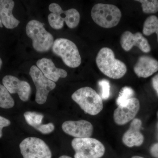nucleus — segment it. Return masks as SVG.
Wrapping results in <instances>:
<instances>
[{"mask_svg": "<svg viewBox=\"0 0 158 158\" xmlns=\"http://www.w3.org/2000/svg\"><path fill=\"white\" fill-rule=\"evenodd\" d=\"M141 4L143 12L147 14L155 13L158 11L157 0H138Z\"/></svg>", "mask_w": 158, "mask_h": 158, "instance_id": "obj_22", "label": "nucleus"}, {"mask_svg": "<svg viewBox=\"0 0 158 158\" xmlns=\"http://www.w3.org/2000/svg\"><path fill=\"white\" fill-rule=\"evenodd\" d=\"M14 6L12 0H0V19L6 28H15L19 24V21L12 14Z\"/></svg>", "mask_w": 158, "mask_h": 158, "instance_id": "obj_17", "label": "nucleus"}, {"mask_svg": "<svg viewBox=\"0 0 158 158\" xmlns=\"http://www.w3.org/2000/svg\"><path fill=\"white\" fill-rule=\"evenodd\" d=\"M98 84L101 90L102 99L106 100L110 97V85L108 80L103 79L99 81Z\"/></svg>", "mask_w": 158, "mask_h": 158, "instance_id": "obj_23", "label": "nucleus"}, {"mask_svg": "<svg viewBox=\"0 0 158 158\" xmlns=\"http://www.w3.org/2000/svg\"><path fill=\"white\" fill-rule=\"evenodd\" d=\"M24 116L27 123L35 129L42 124L44 115L41 113L28 111L24 113Z\"/></svg>", "mask_w": 158, "mask_h": 158, "instance_id": "obj_20", "label": "nucleus"}, {"mask_svg": "<svg viewBox=\"0 0 158 158\" xmlns=\"http://www.w3.org/2000/svg\"><path fill=\"white\" fill-rule=\"evenodd\" d=\"M134 70L139 77H148L158 70V62L149 56H141L135 64Z\"/></svg>", "mask_w": 158, "mask_h": 158, "instance_id": "obj_16", "label": "nucleus"}, {"mask_svg": "<svg viewBox=\"0 0 158 158\" xmlns=\"http://www.w3.org/2000/svg\"><path fill=\"white\" fill-rule=\"evenodd\" d=\"M120 42L122 48L127 52L131 50L134 46L146 53L151 51L148 41L140 32L133 34L129 31H125L122 34Z\"/></svg>", "mask_w": 158, "mask_h": 158, "instance_id": "obj_12", "label": "nucleus"}, {"mask_svg": "<svg viewBox=\"0 0 158 158\" xmlns=\"http://www.w3.org/2000/svg\"><path fill=\"white\" fill-rule=\"evenodd\" d=\"M91 16L97 24L104 28H111L118 24L122 17L121 11L117 6L98 3L94 6Z\"/></svg>", "mask_w": 158, "mask_h": 158, "instance_id": "obj_5", "label": "nucleus"}, {"mask_svg": "<svg viewBox=\"0 0 158 158\" xmlns=\"http://www.w3.org/2000/svg\"><path fill=\"white\" fill-rule=\"evenodd\" d=\"M26 33L32 40L34 49L39 52H48L52 47L53 36L44 28L42 23L36 20H32L26 26Z\"/></svg>", "mask_w": 158, "mask_h": 158, "instance_id": "obj_2", "label": "nucleus"}, {"mask_svg": "<svg viewBox=\"0 0 158 158\" xmlns=\"http://www.w3.org/2000/svg\"><path fill=\"white\" fill-rule=\"evenodd\" d=\"M37 66L46 77L54 82L58 81L60 78L67 76V72L62 69L57 68L50 59L44 58L39 59L37 62Z\"/></svg>", "mask_w": 158, "mask_h": 158, "instance_id": "obj_15", "label": "nucleus"}, {"mask_svg": "<svg viewBox=\"0 0 158 158\" xmlns=\"http://www.w3.org/2000/svg\"><path fill=\"white\" fill-rule=\"evenodd\" d=\"M135 95V92L131 88L125 87L121 89L118 98L116 99V104L118 106L124 105Z\"/></svg>", "mask_w": 158, "mask_h": 158, "instance_id": "obj_21", "label": "nucleus"}, {"mask_svg": "<svg viewBox=\"0 0 158 158\" xmlns=\"http://www.w3.org/2000/svg\"><path fill=\"white\" fill-rule=\"evenodd\" d=\"M52 50L68 67L77 68L81 63L78 49L71 40L64 38H58L54 41Z\"/></svg>", "mask_w": 158, "mask_h": 158, "instance_id": "obj_6", "label": "nucleus"}, {"mask_svg": "<svg viewBox=\"0 0 158 158\" xmlns=\"http://www.w3.org/2000/svg\"><path fill=\"white\" fill-rule=\"evenodd\" d=\"M29 74L37 90L35 101L38 104H43L46 102L49 93L56 88V83L46 77L36 65L31 66Z\"/></svg>", "mask_w": 158, "mask_h": 158, "instance_id": "obj_9", "label": "nucleus"}, {"mask_svg": "<svg viewBox=\"0 0 158 158\" xmlns=\"http://www.w3.org/2000/svg\"><path fill=\"white\" fill-rule=\"evenodd\" d=\"M154 33L157 34L158 42V18L155 15H151L144 21L143 33L145 36H148Z\"/></svg>", "mask_w": 158, "mask_h": 158, "instance_id": "obj_18", "label": "nucleus"}, {"mask_svg": "<svg viewBox=\"0 0 158 158\" xmlns=\"http://www.w3.org/2000/svg\"><path fill=\"white\" fill-rule=\"evenodd\" d=\"M152 85L158 96V73L152 78Z\"/></svg>", "mask_w": 158, "mask_h": 158, "instance_id": "obj_27", "label": "nucleus"}, {"mask_svg": "<svg viewBox=\"0 0 158 158\" xmlns=\"http://www.w3.org/2000/svg\"><path fill=\"white\" fill-rule=\"evenodd\" d=\"M72 98L85 113L96 115L103 107L101 97L90 87H83L77 90L72 95Z\"/></svg>", "mask_w": 158, "mask_h": 158, "instance_id": "obj_3", "label": "nucleus"}, {"mask_svg": "<svg viewBox=\"0 0 158 158\" xmlns=\"http://www.w3.org/2000/svg\"><path fill=\"white\" fill-rule=\"evenodd\" d=\"M59 158H72L71 157L69 156H61L59 157Z\"/></svg>", "mask_w": 158, "mask_h": 158, "instance_id": "obj_28", "label": "nucleus"}, {"mask_svg": "<svg viewBox=\"0 0 158 158\" xmlns=\"http://www.w3.org/2000/svg\"><path fill=\"white\" fill-rule=\"evenodd\" d=\"M96 62L102 73L110 78H121L127 71L125 64L120 60L116 59L114 52L109 48H103L99 51Z\"/></svg>", "mask_w": 158, "mask_h": 158, "instance_id": "obj_1", "label": "nucleus"}, {"mask_svg": "<svg viewBox=\"0 0 158 158\" xmlns=\"http://www.w3.org/2000/svg\"><path fill=\"white\" fill-rule=\"evenodd\" d=\"M2 61L1 58H0V69L2 68Z\"/></svg>", "mask_w": 158, "mask_h": 158, "instance_id": "obj_29", "label": "nucleus"}, {"mask_svg": "<svg viewBox=\"0 0 158 158\" xmlns=\"http://www.w3.org/2000/svg\"><path fill=\"white\" fill-rule=\"evenodd\" d=\"M131 158H144L140 156H134L132 157Z\"/></svg>", "mask_w": 158, "mask_h": 158, "instance_id": "obj_30", "label": "nucleus"}, {"mask_svg": "<svg viewBox=\"0 0 158 158\" xmlns=\"http://www.w3.org/2000/svg\"><path fill=\"white\" fill-rule=\"evenodd\" d=\"M62 129L67 135L77 138H90L93 132V125L85 120L65 121L62 125Z\"/></svg>", "mask_w": 158, "mask_h": 158, "instance_id": "obj_11", "label": "nucleus"}, {"mask_svg": "<svg viewBox=\"0 0 158 158\" xmlns=\"http://www.w3.org/2000/svg\"><path fill=\"white\" fill-rule=\"evenodd\" d=\"M71 145L75 152L74 158H100L105 152L104 145L95 138H75Z\"/></svg>", "mask_w": 158, "mask_h": 158, "instance_id": "obj_7", "label": "nucleus"}, {"mask_svg": "<svg viewBox=\"0 0 158 158\" xmlns=\"http://www.w3.org/2000/svg\"><path fill=\"white\" fill-rule=\"evenodd\" d=\"M151 154L155 158H158V143L152 145L150 150Z\"/></svg>", "mask_w": 158, "mask_h": 158, "instance_id": "obj_26", "label": "nucleus"}, {"mask_svg": "<svg viewBox=\"0 0 158 158\" xmlns=\"http://www.w3.org/2000/svg\"><path fill=\"white\" fill-rule=\"evenodd\" d=\"M0 27H3L2 23V21H1V19H0Z\"/></svg>", "mask_w": 158, "mask_h": 158, "instance_id": "obj_31", "label": "nucleus"}, {"mask_svg": "<svg viewBox=\"0 0 158 158\" xmlns=\"http://www.w3.org/2000/svg\"><path fill=\"white\" fill-rule=\"evenodd\" d=\"M142 122L139 118H134L131 123L129 129L123 136V144L127 147L140 146L144 141L143 135L140 131Z\"/></svg>", "mask_w": 158, "mask_h": 158, "instance_id": "obj_14", "label": "nucleus"}, {"mask_svg": "<svg viewBox=\"0 0 158 158\" xmlns=\"http://www.w3.org/2000/svg\"><path fill=\"white\" fill-rule=\"evenodd\" d=\"M49 10L51 13L48 16L50 25L55 30H60L64 26V22L69 27L73 29L78 25L80 21V14L75 9L64 11L61 6L56 3L49 5Z\"/></svg>", "mask_w": 158, "mask_h": 158, "instance_id": "obj_4", "label": "nucleus"}, {"mask_svg": "<svg viewBox=\"0 0 158 158\" xmlns=\"http://www.w3.org/2000/svg\"><path fill=\"white\" fill-rule=\"evenodd\" d=\"M15 105L14 99L11 97L7 88L0 84V107L10 109Z\"/></svg>", "mask_w": 158, "mask_h": 158, "instance_id": "obj_19", "label": "nucleus"}, {"mask_svg": "<svg viewBox=\"0 0 158 158\" xmlns=\"http://www.w3.org/2000/svg\"><path fill=\"white\" fill-rule=\"evenodd\" d=\"M139 100L135 98L130 99L124 105H119L115 110L113 118L118 125H123L134 119L140 109Z\"/></svg>", "mask_w": 158, "mask_h": 158, "instance_id": "obj_10", "label": "nucleus"}, {"mask_svg": "<svg viewBox=\"0 0 158 158\" xmlns=\"http://www.w3.org/2000/svg\"><path fill=\"white\" fill-rule=\"evenodd\" d=\"M35 129L39 131L40 133L44 135L50 134L55 129V126L52 123H49L46 124H41L37 127Z\"/></svg>", "mask_w": 158, "mask_h": 158, "instance_id": "obj_24", "label": "nucleus"}, {"mask_svg": "<svg viewBox=\"0 0 158 158\" xmlns=\"http://www.w3.org/2000/svg\"><path fill=\"white\" fill-rule=\"evenodd\" d=\"M11 124V122L5 117L0 116V138L2 136L3 128L9 126Z\"/></svg>", "mask_w": 158, "mask_h": 158, "instance_id": "obj_25", "label": "nucleus"}, {"mask_svg": "<svg viewBox=\"0 0 158 158\" xmlns=\"http://www.w3.org/2000/svg\"><path fill=\"white\" fill-rule=\"evenodd\" d=\"M2 83L9 93L18 94L20 99L23 101L27 102L28 100L31 89L28 82L20 80L13 76L7 75L3 78Z\"/></svg>", "mask_w": 158, "mask_h": 158, "instance_id": "obj_13", "label": "nucleus"}, {"mask_svg": "<svg viewBox=\"0 0 158 158\" xmlns=\"http://www.w3.org/2000/svg\"><path fill=\"white\" fill-rule=\"evenodd\" d=\"M20 152L23 158H51V152L48 145L39 138L29 137L19 144Z\"/></svg>", "mask_w": 158, "mask_h": 158, "instance_id": "obj_8", "label": "nucleus"}]
</instances>
